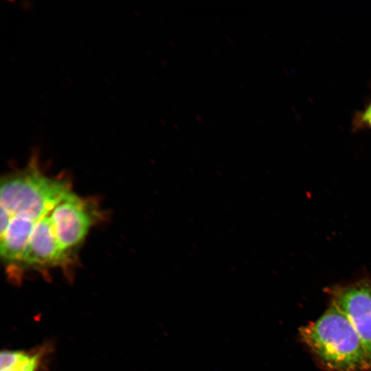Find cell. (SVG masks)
Returning a JSON list of instances; mask_svg holds the SVG:
<instances>
[{
    "mask_svg": "<svg viewBox=\"0 0 371 371\" xmlns=\"http://www.w3.org/2000/svg\"><path fill=\"white\" fill-rule=\"evenodd\" d=\"M98 204L70 192L51 212L50 217L60 248L74 255L90 228L102 218Z\"/></svg>",
    "mask_w": 371,
    "mask_h": 371,
    "instance_id": "3957f363",
    "label": "cell"
},
{
    "mask_svg": "<svg viewBox=\"0 0 371 371\" xmlns=\"http://www.w3.org/2000/svg\"><path fill=\"white\" fill-rule=\"evenodd\" d=\"M352 127L353 131L371 130V96L363 109L354 114Z\"/></svg>",
    "mask_w": 371,
    "mask_h": 371,
    "instance_id": "52a82bcc",
    "label": "cell"
},
{
    "mask_svg": "<svg viewBox=\"0 0 371 371\" xmlns=\"http://www.w3.org/2000/svg\"><path fill=\"white\" fill-rule=\"evenodd\" d=\"M75 260L74 255L60 248L49 213L36 224L16 269L24 267L38 269L52 267L67 269L74 264Z\"/></svg>",
    "mask_w": 371,
    "mask_h": 371,
    "instance_id": "5b68a950",
    "label": "cell"
},
{
    "mask_svg": "<svg viewBox=\"0 0 371 371\" xmlns=\"http://www.w3.org/2000/svg\"><path fill=\"white\" fill-rule=\"evenodd\" d=\"M330 304L350 322L371 353V278H362L328 290Z\"/></svg>",
    "mask_w": 371,
    "mask_h": 371,
    "instance_id": "277c9868",
    "label": "cell"
},
{
    "mask_svg": "<svg viewBox=\"0 0 371 371\" xmlns=\"http://www.w3.org/2000/svg\"><path fill=\"white\" fill-rule=\"evenodd\" d=\"M324 371H371V353L348 318L333 305L300 330Z\"/></svg>",
    "mask_w": 371,
    "mask_h": 371,
    "instance_id": "6da1fadb",
    "label": "cell"
},
{
    "mask_svg": "<svg viewBox=\"0 0 371 371\" xmlns=\"http://www.w3.org/2000/svg\"><path fill=\"white\" fill-rule=\"evenodd\" d=\"M70 192L67 180L44 175L33 157L25 169L1 179V212L38 223Z\"/></svg>",
    "mask_w": 371,
    "mask_h": 371,
    "instance_id": "7a4b0ae2",
    "label": "cell"
},
{
    "mask_svg": "<svg viewBox=\"0 0 371 371\" xmlns=\"http://www.w3.org/2000/svg\"><path fill=\"white\" fill-rule=\"evenodd\" d=\"M46 352L44 347L30 350H3L1 352L0 371H40Z\"/></svg>",
    "mask_w": 371,
    "mask_h": 371,
    "instance_id": "8992f818",
    "label": "cell"
}]
</instances>
